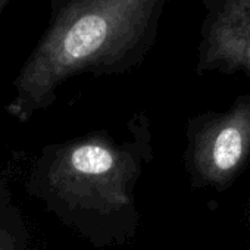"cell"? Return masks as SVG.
Wrapping results in <instances>:
<instances>
[{"label": "cell", "mask_w": 250, "mask_h": 250, "mask_svg": "<svg viewBox=\"0 0 250 250\" xmlns=\"http://www.w3.org/2000/svg\"><path fill=\"white\" fill-rule=\"evenodd\" d=\"M168 0H53L50 25L14 83L5 110L20 124L47 107L56 87L81 71H112L143 59Z\"/></svg>", "instance_id": "1"}, {"label": "cell", "mask_w": 250, "mask_h": 250, "mask_svg": "<svg viewBox=\"0 0 250 250\" xmlns=\"http://www.w3.org/2000/svg\"><path fill=\"white\" fill-rule=\"evenodd\" d=\"M200 68L250 74V0H202Z\"/></svg>", "instance_id": "2"}, {"label": "cell", "mask_w": 250, "mask_h": 250, "mask_svg": "<svg viewBox=\"0 0 250 250\" xmlns=\"http://www.w3.org/2000/svg\"><path fill=\"white\" fill-rule=\"evenodd\" d=\"M0 250H34L31 231L11 193L0 196Z\"/></svg>", "instance_id": "3"}, {"label": "cell", "mask_w": 250, "mask_h": 250, "mask_svg": "<svg viewBox=\"0 0 250 250\" xmlns=\"http://www.w3.org/2000/svg\"><path fill=\"white\" fill-rule=\"evenodd\" d=\"M246 149V137L237 125H227L215 137L210 149V161L216 171L227 172L241 159Z\"/></svg>", "instance_id": "4"}, {"label": "cell", "mask_w": 250, "mask_h": 250, "mask_svg": "<svg viewBox=\"0 0 250 250\" xmlns=\"http://www.w3.org/2000/svg\"><path fill=\"white\" fill-rule=\"evenodd\" d=\"M6 193H9V188L6 187V184L3 183V180L0 178V196H2V194H6Z\"/></svg>", "instance_id": "5"}, {"label": "cell", "mask_w": 250, "mask_h": 250, "mask_svg": "<svg viewBox=\"0 0 250 250\" xmlns=\"http://www.w3.org/2000/svg\"><path fill=\"white\" fill-rule=\"evenodd\" d=\"M5 2H6V0H0V11H2V8H3V5H5Z\"/></svg>", "instance_id": "6"}]
</instances>
